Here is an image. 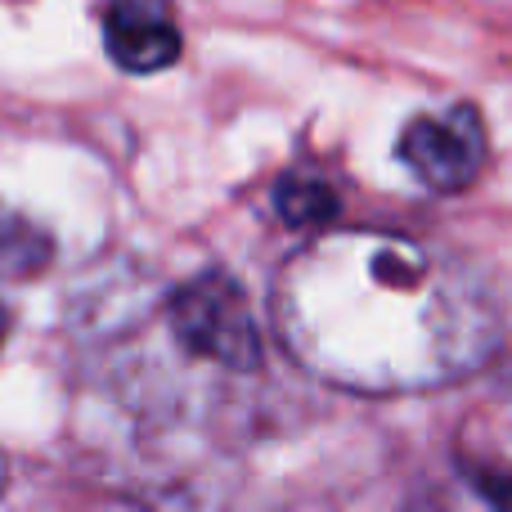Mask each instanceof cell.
I'll return each instance as SVG.
<instances>
[{
  "mask_svg": "<svg viewBox=\"0 0 512 512\" xmlns=\"http://www.w3.org/2000/svg\"><path fill=\"white\" fill-rule=\"evenodd\" d=\"M5 477H9V468H5V454H0V490H5Z\"/></svg>",
  "mask_w": 512,
  "mask_h": 512,
  "instance_id": "9c48e42d",
  "label": "cell"
},
{
  "mask_svg": "<svg viewBox=\"0 0 512 512\" xmlns=\"http://www.w3.org/2000/svg\"><path fill=\"white\" fill-rule=\"evenodd\" d=\"M472 486H481V495L499 508H512V477H495V472H481L472 477Z\"/></svg>",
  "mask_w": 512,
  "mask_h": 512,
  "instance_id": "52a82bcc",
  "label": "cell"
},
{
  "mask_svg": "<svg viewBox=\"0 0 512 512\" xmlns=\"http://www.w3.org/2000/svg\"><path fill=\"white\" fill-rule=\"evenodd\" d=\"M396 153L409 176L432 194H463L486 171V122L472 104H459L436 117H414L400 135Z\"/></svg>",
  "mask_w": 512,
  "mask_h": 512,
  "instance_id": "3957f363",
  "label": "cell"
},
{
  "mask_svg": "<svg viewBox=\"0 0 512 512\" xmlns=\"http://www.w3.org/2000/svg\"><path fill=\"white\" fill-rule=\"evenodd\" d=\"M274 212L292 225V230H319L337 216V194L319 176L292 171L274 185Z\"/></svg>",
  "mask_w": 512,
  "mask_h": 512,
  "instance_id": "8992f818",
  "label": "cell"
},
{
  "mask_svg": "<svg viewBox=\"0 0 512 512\" xmlns=\"http://www.w3.org/2000/svg\"><path fill=\"white\" fill-rule=\"evenodd\" d=\"M104 45L117 68L162 72L180 59V27L167 0H113L104 9Z\"/></svg>",
  "mask_w": 512,
  "mask_h": 512,
  "instance_id": "277c9868",
  "label": "cell"
},
{
  "mask_svg": "<svg viewBox=\"0 0 512 512\" xmlns=\"http://www.w3.org/2000/svg\"><path fill=\"white\" fill-rule=\"evenodd\" d=\"M274 328L310 378L360 396L450 387L499 342L495 301L468 265L382 230H319L292 252Z\"/></svg>",
  "mask_w": 512,
  "mask_h": 512,
  "instance_id": "6da1fadb",
  "label": "cell"
},
{
  "mask_svg": "<svg viewBox=\"0 0 512 512\" xmlns=\"http://www.w3.org/2000/svg\"><path fill=\"white\" fill-rule=\"evenodd\" d=\"M54 256V243L45 230H36L27 216L0 207V279H27L41 274Z\"/></svg>",
  "mask_w": 512,
  "mask_h": 512,
  "instance_id": "5b68a950",
  "label": "cell"
},
{
  "mask_svg": "<svg viewBox=\"0 0 512 512\" xmlns=\"http://www.w3.org/2000/svg\"><path fill=\"white\" fill-rule=\"evenodd\" d=\"M5 328H9V315H5V306H0V342H5Z\"/></svg>",
  "mask_w": 512,
  "mask_h": 512,
  "instance_id": "ba28073f",
  "label": "cell"
},
{
  "mask_svg": "<svg viewBox=\"0 0 512 512\" xmlns=\"http://www.w3.org/2000/svg\"><path fill=\"white\" fill-rule=\"evenodd\" d=\"M167 324L176 342L198 360H212L230 373L261 369V333L243 301V288L221 270H203L180 283L167 301Z\"/></svg>",
  "mask_w": 512,
  "mask_h": 512,
  "instance_id": "7a4b0ae2",
  "label": "cell"
}]
</instances>
